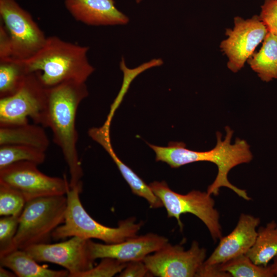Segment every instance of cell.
<instances>
[{"label":"cell","instance_id":"obj_1","mask_svg":"<svg viewBox=\"0 0 277 277\" xmlns=\"http://www.w3.org/2000/svg\"><path fill=\"white\" fill-rule=\"evenodd\" d=\"M225 130L226 135L223 140L222 133L216 132V145L208 151H198L187 149L186 144L181 142H169L167 147L147 144L154 151L156 161L165 162L172 168L197 162H208L215 164L217 168V173L214 181L208 186L207 192L210 195L216 196L220 188L225 187L249 201L251 198L246 190L232 184L228 179V174L234 167L251 162L253 155L249 145L245 140L236 138L234 144H231L233 130L229 126L225 127Z\"/></svg>","mask_w":277,"mask_h":277},{"label":"cell","instance_id":"obj_2","mask_svg":"<svg viewBox=\"0 0 277 277\" xmlns=\"http://www.w3.org/2000/svg\"><path fill=\"white\" fill-rule=\"evenodd\" d=\"M88 94L85 82L68 81L47 89L42 126L52 130L53 141L62 151L69 169L70 188L82 185L76 118L80 104Z\"/></svg>","mask_w":277,"mask_h":277},{"label":"cell","instance_id":"obj_3","mask_svg":"<svg viewBox=\"0 0 277 277\" xmlns=\"http://www.w3.org/2000/svg\"><path fill=\"white\" fill-rule=\"evenodd\" d=\"M89 47L49 36L32 57L23 60L28 72L37 71L47 88L68 81L85 82L94 71L89 63Z\"/></svg>","mask_w":277,"mask_h":277},{"label":"cell","instance_id":"obj_4","mask_svg":"<svg viewBox=\"0 0 277 277\" xmlns=\"http://www.w3.org/2000/svg\"><path fill=\"white\" fill-rule=\"evenodd\" d=\"M82 190V185L70 187L66 194L65 221L52 233L53 239L78 236L85 239H96L105 244H112L137 235L143 222L135 223V217L120 221L117 227H108L94 220L83 206L80 197Z\"/></svg>","mask_w":277,"mask_h":277},{"label":"cell","instance_id":"obj_5","mask_svg":"<svg viewBox=\"0 0 277 277\" xmlns=\"http://www.w3.org/2000/svg\"><path fill=\"white\" fill-rule=\"evenodd\" d=\"M65 195L42 196L27 202L19 218L14 242L24 250L36 244L49 243L53 231L65 221Z\"/></svg>","mask_w":277,"mask_h":277},{"label":"cell","instance_id":"obj_6","mask_svg":"<svg viewBox=\"0 0 277 277\" xmlns=\"http://www.w3.org/2000/svg\"><path fill=\"white\" fill-rule=\"evenodd\" d=\"M149 185L162 202L168 217L176 220L181 231L184 227L181 215L191 213L205 225L214 242L223 236L219 212L214 207V199L207 191L193 190L182 194L171 190L164 181H154Z\"/></svg>","mask_w":277,"mask_h":277},{"label":"cell","instance_id":"obj_7","mask_svg":"<svg viewBox=\"0 0 277 277\" xmlns=\"http://www.w3.org/2000/svg\"><path fill=\"white\" fill-rule=\"evenodd\" d=\"M47 89L38 72L28 73L15 93L0 98V126L26 124L29 118L42 125Z\"/></svg>","mask_w":277,"mask_h":277},{"label":"cell","instance_id":"obj_8","mask_svg":"<svg viewBox=\"0 0 277 277\" xmlns=\"http://www.w3.org/2000/svg\"><path fill=\"white\" fill-rule=\"evenodd\" d=\"M37 166L19 162L1 169L0 184L20 193L26 202L39 197L67 194L70 185L66 176H48L39 170Z\"/></svg>","mask_w":277,"mask_h":277},{"label":"cell","instance_id":"obj_9","mask_svg":"<svg viewBox=\"0 0 277 277\" xmlns=\"http://www.w3.org/2000/svg\"><path fill=\"white\" fill-rule=\"evenodd\" d=\"M0 16L9 34L15 58L27 60L43 47L47 38L44 32L15 0H0Z\"/></svg>","mask_w":277,"mask_h":277},{"label":"cell","instance_id":"obj_10","mask_svg":"<svg viewBox=\"0 0 277 277\" xmlns=\"http://www.w3.org/2000/svg\"><path fill=\"white\" fill-rule=\"evenodd\" d=\"M206 250L197 241L185 250L183 246L168 242L153 254L143 260L153 276L159 277H194L206 260Z\"/></svg>","mask_w":277,"mask_h":277},{"label":"cell","instance_id":"obj_11","mask_svg":"<svg viewBox=\"0 0 277 277\" xmlns=\"http://www.w3.org/2000/svg\"><path fill=\"white\" fill-rule=\"evenodd\" d=\"M267 33L259 16L254 15L246 19L234 17L233 28L226 30L227 38L222 41L220 46L228 58V69L234 73L240 71Z\"/></svg>","mask_w":277,"mask_h":277},{"label":"cell","instance_id":"obj_12","mask_svg":"<svg viewBox=\"0 0 277 277\" xmlns=\"http://www.w3.org/2000/svg\"><path fill=\"white\" fill-rule=\"evenodd\" d=\"M89 240L72 236L62 242L33 245L24 250L38 263L59 265L69 272L68 277H74L94 267L95 260L90 253Z\"/></svg>","mask_w":277,"mask_h":277},{"label":"cell","instance_id":"obj_13","mask_svg":"<svg viewBox=\"0 0 277 277\" xmlns=\"http://www.w3.org/2000/svg\"><path fill=\"white\" fill-rule=\"evenodd\" d=\"M168 242V240L166 237L149 233L112 244L95 243L89 239L88 245L91 256L94 260L111 258L128 262L143 260Z\"/></svg>","mask_w":277,"mask_h":277},{"label":"cell","instance_id":"obj_14","mask_svg":"<svg viewBox=\"0 0 277 277\" xmlns=\"http://www.w3.org/2000/svg\"><path fill=\"white\" fill-rule=\"evenodd\" d=\"M260 223L259 217L241 213L233 230L220 239L216 247L204 263L219 265L236 256L246 254L255 242L256 228Z\"/></svg>","mask_w":277,"mask_h":277},{"label":"cell","instance_id":"obj_15","mask_svg":"<svg viewBox=\"0 0 277 277\" xmlns=\"http://www.w3.org/2000/svg\"><path fill=\"white\" fill-rule=\"evenodd\" d=\"M64 3L75 19L88 25H121L129 22L113 0H65Z\"/></svg>","mask_w":277,"mask_h":277},{"label":"cell","instance_id":"obj_16","mask_svg":"<svg viewBox=\"0 0 277 277\" xmlns=\"http://www.w3.org/2000/svg\"><path fill=\"white\" fill-rule=\"evenodd\" d=\"M89 136L101 145L111 156L121 174L130 186L132 193L145 199L152 208L163 206L160 199L130 167L124 164L115 153L110 141V127L104 125L101 127H92L88 130Z\"/></svg>","mask_w":277,"mask_h":277},{"label":"cell","instance_id":"obj_17","mask_svg":"<svg viewBox=\"0 0 277 277\" xmlns=\"http://www.w3.org/2000/svg\"><path fill=\"white\" fill-rule=\"evenodd\" d=\"M1 266L12 271L18 277H66V270H55L39 265L24 250L17 249L0 256Z\"/></svg>","mask_w":277,"mask_h":277},{"label":"cell","instance_id":"obj_18","mask_svg":"<svg viewBox=\"0 0 277 277\" xmlns=\"http://www.w3.org/2000/svg\"><path fill=\"white\" fill-rule=\"evenodd\" d=\"M49 140L43 126L29 123L0 126V146L22 145L32 146L46 151Z\"/></svg>","mask_w":277,"mask_h":277},{"label":"cell","instance_id":"obj_19","mask_svg":"<svg viewBox=\"0 0 277 277\" xmlns=\"http://www.w3.org/2000/svg\"><path fill=\"white\" fill-rule=\"evenodd\" d=\"M247 63L262 81L277 79V37L268 32L259 51Z\"/></svg>","mask_w":277,"mask_h":277},{"label":"cell","instance_id":"obj_20","mask_svg":"<svg viewBox=\"0 0 277 277\" xmlns=\"http://www.w3.org/2000/svg\"><path fill=\"white\" fill-rule=\"evenodd\" d=\"M255 264L266 266L277 254V223L274 221L257 230L255 242L246 254Z\"/></svg>","mask_w":277,"mask_h":277},{"label":"cell","instance_id":"obj_21","mask_svg":"<svg viewBox=\"0 0 277 277\" xmlns=\"http://www.w3.org/2000/svg\"><path fill=\"white\" fill-rule=\"evenodd\" d=\"M28 73L23 60L12 58L0 61V98L15 93Z\"/></svg>","mask_w":277,"mask_h":277},{"label":"cell","instance_id":"obj_22","mask_svg":"<svg viewBox=\"0 0 277 277\" xmlns=\"http://www.w3.org/2000/svg\"><path fill=\"white\" fill-rule=\"evenodd\" d=\"M45 152L32 146L22 145L0 146V169L19 162H29L37 165L46 159Z\"/></svg>","mask_w":277,"mask_h":277},{"label":"cell","instance_id":"obj_23","mask_svg":"<svg viewBox=\"0 0 277 277\" xmlns=\"http://www.w3.org/2000/svg\"><path fill=\"white\" fill-rule=\"evenodd\" d=\"M220 269L233 277H273L269 265L254 264L246 255L242 254L219 264Z\"/></svg>","mask_w":277,"mask_h":277},{"label":"cell","instance_id":"obj_24","mask_svg":"<svg viewBox=\"0 0 277 277\" xmlns=\"http://www.w3.org/2000/svg\"><path fill=\"white\" fill-rule=\"evenodd\" d=\"M26 201L17 191L0 184V215L20 216Z\"/></svg>","mask_w":277,"mask_h":277},{"label":"cell","instance_id":"obj_25","mask_svg":"<svg viewBox=\"0 0 277 277\" xmlns=\"http://www.w3.org/2000/svg\"><path fill=\"white\" fill-rule=\"evenodd\" d=\"M19 216H4L0 219V256L17 248L14 239L17 231Z\"/></svg>","mask_w":277,"mask_h":277},{"label":"cell","instance_id":"obj_26","mask_svg":"<svg viewBox=\"0 0 277 277\" xmlns=\"http://www.w3.org/2000/svg\"><path fill=\"white\" fill-rule=\"evenodd\" d=\"M127 262L111 258L102 259L96 266L74 277H111L120 273L126 267Z\"/></svg>","mask_w":277,"mask_h":277},{"label":"cell","instance_id":"obj_27","mask_svg":"<svg viewBox=\"0 0 277 277\" xmlns=\"http://www.w3.org/2000/svg\"><path fill=\"white\" fill-rule=\"evenodd\" d=\"M259 17L268 32L277 37V0H265Z\"/></svg>","mask_w":277,"mask_h":277},{"label":"cell","instance_id":"obj_28","mask_svg":"<svg viewBox=\"0 0 277 277\" xmlns=\"http://www.w3.org/2000/svg\"><path fill=\"white\" fill-rule=\"evenodd\" d=\"M143 260L127 262L125 268L119 273L120 277H144L152 276Z\"/></svg>","mask_w":277,"mask_h":277},{"label":"cell","instance_id":"obj_29","mask_svg":"<svg viewBox=\"0 0 277 277\" xmlns=\"http://www.w3.org/2000/svg\"><path fill=\"white\" fill-rule=\"evenodd\" d=\"M15 58L9 34L3 24L0 25V61Z\"/></svg>","mask_w":277,"mask_h":277},{"label":"cell","instance_id":"obj_30","mask_svg":"<svg viewBox=\"0 0 277 277\" xmlns=\"http://www.w3.org/2000/svg\"><path fill=\"white\" fill-rule=\"evenodd\" d=\"M231 277L230 275L221 270L219 265H209L203 263L196 277Z\"/></svg>","mask_w":277,"mask_h":277},{"label":"cell","instance_id":"obj_31","mask_svg":"<svg viewBox=\"0 0 277 277\" xmlns=\"http://www.w3.org/2000/svg\"><path fill=\"white\" fill-rule=\"evenodd\" d=\"M0 276L1 277H14L16 276L12 271H9L5 268V267L1 266L0 267Z\"/></svg>","mask_w":277,"mask_h":277},{"label":"cell","instance_id":"obj_32","mask_svg":"<svg viewBox=\"0 0 277 277\" xmlns=\"http://www.w3.org/2000/svg\"><path fill=\"white\" fill-rule=\"evenodd\" d=\"M272 263L269 265L274 276L277 277V254L273 258Z\"/></svg>","mask_w":277,"mask_h":277},{"label":"cell","instance_id":"obj_33","mask_svg":"<svg viewBox=\"0 0 277 277\" xmlns=\"http://www.w3.org/2000/svg\"><path fill=\"white\" fill-rule=\"evenodd\" d=\"M135 1L137 3H140L142 1V0H135Z\"/></svg>","mask_w":277,"mask_h":277}]
</instances>
